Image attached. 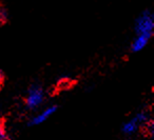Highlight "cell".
Returning a JSON list of instances; mask_svg holds the SVG:
<instances>
[{
  "label": "cell",
  "mask_w": 154,
  "mask_h": 140,
  "mask_svg": "<svg viewBox=\"0 0 154 140\" xmlns=\"http://www.w3.org/2000/svg\"><path fill=\"white\" fill-rule=\"evenodd\" d=\"M2 82H3V74H2V72L0 71V87L2 85Z\"/></svg>",
  "instance_id": "obj_8"
},
{
  "label": "cell",
  "mask_w": 154,
  "mask_h": 140,
  "mask_svg": "<svg viewBox=\"0 0 154 140\" xmlns=\"http://www.w3.org/2000/svg\"><path fill=\"white\" fill-rule=\"evenodd\" d=\"M8 20V11L5 8L0 5V23H5Z\"/></svg>",
  "instance_id": "obj_6"
},
{
  "label": "cell",
  "mask_w": 154,
  "mask_h": 140,
  "mask_svg": "<svg viewBox=\"0 0 154 140\" xmlns=\"http://www.w3.org/2000/svg\"><path fill=\"white\" fill-rule=\"evenodd\" d=\"M149 121V117L146 112H139L135 115L133 118L129 119L128 121L124 123L122 125V132L126 135H132V134L136 133L138 131L139 126L143 124H147Z\"/></svg>",
  "instance_id": "obj_2"
},
{
  "label": "cell",
  "mask_w": 154,
  "mask_h": 140,
  "mask_svg": "<svg viewBox=\"0 0 154 140\" xmlns=\"http://www.w3.org/2000/svg\"><path fill=\"white\" fill-rule=\"evenodd\" d=\"M154 30V16L150 11H145L140 14L135 21V32L137 35L152 36Z\"/></svg>",
  "instance_id": "obj_1"
},
{
  "label": "cell",
  "mask_w": 154,
  "mask_h": 140,
  "mask_svg": "<svg viewBox=\"0 0 154 140\" xmlns=\"http://www.w3.org/2000/svg\"><path fill=\"white\" fill-rule=\"evenodd\" d=\"M0 140H8L7 132H5V126L1 122H0Z\"/></svg>",
  "instance_id": "obj_7"
},
{
  "label": "cell",
  "mask_w": 154,
  "mask_h": 140,
  "mask_svg": "<svg viewBox=\"0 0 154 140\" xmlns=\"http://www.w3.org/2000/svg\"><path fill=\"white\" fill-rule=\"evenodd\" d=\"M57 111V106L55 105H49L45 108L41 110L40 112H38L36 115L32 117L30 119V125L32 126H37V125H40L42 123H45V121H48Z\"/></svg>",
  "instance_id": "obj_4"
},
{
  "label": "cell",
  "mask_w": 154,
  "mask_h": 140,
  "mask_svg": "<svg viewBox=\"0 0 154 140\" xmlns=\"http://www.w3.org/2000/svg\"><path fill=\"white\" fill-rule=\"evenodd\" d=\"M150 38H151V37L146 36V35H137L134 40H133L132 44H131V50H132L134 53L143 51L146 47V45L148 44Z\"/></svg>",
  "instance_id": "obj_5"
},
{
  "label": "cell",
  "mask_w": 154,
  "mask_h": 140,
  "mask_svg": "<svg viewBox=\"0 0 154 140\" xmlns=\"http://www.w3.org/2000/svg\"><path fill=\"white\" fill-rule=\"evenodd\" d=\"M45 101V92L38 85H33L30 87L26 96V105L30 110L38 108Z\"/></svg>",
  "instance_id": "obj_3"
}]
</instances>
